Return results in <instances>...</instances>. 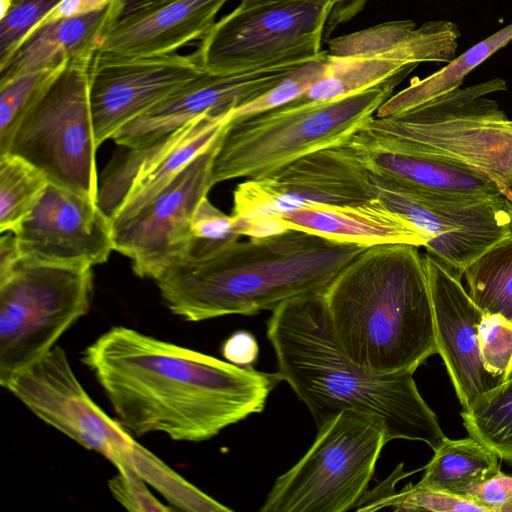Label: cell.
Wrapping results in <instances>:
<instances>
[{"mask_svg": "<svg viewBox=\"0 0 512 512\" xmlns=\"http://www.w3.org/2000/svg\"><path fill=\"white\" fill-rule=\"evenodd\" d=\"M82 362L118 422L136 436L160 432L200 442L263 411L278 373L242 367L113 326L85 348Z\"/></svg>", "mask_w": 512, "mask_h": 512, "instance_id": "cell-1", "label": "cell"}, {"mask_svg": "<svg viewBox=\"0 0 512 512\" xmlns=\"http://www.w3.org/2000/svg\"><path fill=\"white\" fill-rule=\"evenodd\" d=\"M363 249L289 229L264 238L230 240L185 257L154 281L166 307L186 321L253 315L323 292Z\"/></svg>", "mask_w": 512, "mask_h": 512, "instance_id": "cell-2", "label": "cell"}, {"mask_svg": "<svg viewBox=\"0 0 512 512\" xmlns=\"http://www.w3.org/2000/svg\"><path fill=\"white\" fill-rule=\"evenodd\" d=\"M267 338L281 381L306 405L318 428L354 409L381 418L389 441H420L436 450L447 438L420 395L414 372L378 374L348 357L335 338L323 292L275 308Z\"/></svg>", "mask_w": 512, "mask_h": 512, "instance_id": "cell-3", "label": "cell"}, {"mask_svg": "<svg viewBox=\"0 0 512 512\" xmlns=\"http://www.w3.org/2000/svg\"><path fill=\"white\" fill-rule=\"evenodd\" d=\"M335 338L355 363L378 374L415 372L438 353L419 247L363 249L323 291Z\"/></svg>", "mask_w": 512, "mask_h": 512, "instance_id": "cell-4", "label": "cell"}, {"mask_svg": "<svg viewBox=\"0 0 512 512\" xmlns=\"http://www.w3.org/2000/svg\"><path fill=\"white\" fill-rule=\"evenodd\" d=\"M500 78L457 88L399 114L374 116L350 143L452 161L491 179L512 199V120L486 95Z\"/></svg>", "mask_w": 512, "mask_h": 512, "instance_id": "cell-5", "label": "cell"}, {"mask_svg": "<svg viewBox=\"0 0 512 512\" xmlns=\"http://www.w3.org/2000/svg\"><path fill=\"white\" fill-rule=\"evenodd\" d=\"M409 73L342 98L290 102L230 120L214 159V183L261 177L313 152L348 143Z\"/></svg>", "mask_w": 512, "mask_h": 512, "instance_id": "cell-6", "label": "cell"}, {"mask_svg": "<svg viewBox=\"0 0 512 512\" xmlns=\"http://www.w3.org/2000/svg\"><path fill=\"white\" fill-rule=\"evenodd\" d=\"M389 442L381 418L347 409L318 428L303 457L280 475L260 512H345L368 492Z\"/></svg>", "mask_w": 512, "mask_h": 512, "instance_id": "cell-7", "label": "cell"}, {"mask_svg": "<svg viewBox=\"0 0 512 512\" xmlns=\"http://www.w3.org/2000/svg\"><path fill=\"white\" fill-rule=\"evenodd\" d=\"M93 57H78L66 64L0 144V154L16 155L49 182L98 202V145L89 100Z\"/></svg>", "mask_w": 512, "mask_h": 512, "instance_id": "cell-8", "label": "cell"}, {"mask_svg": "<svg viewBox=\"0 0 512 512\" xmlns=\"http://www.w3.org/2000/svg\"><path fill=\"white\" fill-rule=\"evenodd\" d=\"M91 267L22 259L0 282L2 387L54 346L90 309Z\"/></svg>", "mask_w": 512, "mask_h": 512, "instance_id": "cell-9", "label": "cell"}, {"mask_svg": "<svg viewBox=\"0 0 512 512\" xmlns=\"http://www.w3.org/2000/svg\"><path fill=\"white\" fill-rule=\"evenodd\" d=\"M332 7L325 0L239 4L214 23L193 55L204 72L228 75L298 52L319 53Z\"/></svg>", "mask_w": 512, "mask_h": 512, "instance_id": "cell-10", "label": "cell"}, {"mask_svg": "<svg viewBox=\"0 0 512 512\" xmlns=\"http://www.w3.org/2000/svg\"><path fill=\"white\" fill-rule=\"evenodd\" d=\"M371 174V173H370ZM380 198L426 238V251L462 278L465 269L512 235L507 200L430 192L371 174Z\"/></svg>", "mask_w": 512, "mask_h": 512, "instance_id": "cell-11", "label": "cell"}, {"mask_svg": "<svg viewBox=\"0 0 512 512\" xmlns=\"http://www.w3.org/2000/svg\"><path fill=\"white\" fill-rule=\"evenodd\" d=\"M377 198L371 174L349 144L303 156L233 191L232 215L244 221L278 217L304 208L347 205Z\"/></svg>", "mask_w": 512, "mask_h": 512, "instance_id": "cell-12", "label": "cell"}, {"mask_svg": "<svg viewBox=\"0 0 512 512\" xmlns=\"http://www.w3.org/2000/svg\"><path fill=\"white\" fill-rule=\"evenodd\" d=\"M5 388L46 424L104 456L118 472L132 469L135 440L93 402L61 346L17 373Z\"/></svg>", "mask_w": 512, "mask_h": 512, "instance_id": "cell-13", "label": "cell"}, {"mask_svg": "<svg viewBox=\"0 0 512 512\" xmlns=\"http://www.w3.org/2000/svg\"><path fill=\"white\" fill-rule=\"evenodd\" d=\"M223 132L146 205L113 224L114 250L131 260L137 276L154 280L166 267L188 256L190 223L215 185L213 163Z\"/></svg>", "mask_w": 512, "mask_h": 512, "instance_id": "cell-14", "label": "cell"}, {"mask_svg": "<svg viewBox=\"0 0 512 512\" xmlns=\"http://www.w3.org/2000/svg\"><path fill=\"white\" fill-rule=\"evenodd\" d=\"M318 54L298 52L262 67L228 75L205 72L125 125L113 140L127 148L146 147L201 117L229 115L271 90Z\"/></svg>", "mask_w": 512, "mask_h": 512, "instance_id": "cell-15", "label": "cell"}, {"mask_svg": "<svg viewBox=\"0 0 512 512\" xmlns=\"http://www.w3.org/2000/svg\"><path fill=\"white\" fill-rule=\"evenodd\" d=\"M203 73L193 53L128 58L97 51L89 71V100L98 147Z\"/></svg>", "mask_w": 512, "mask_h": 512, "instance_id": "cell-16", "label": "cell"}, {"mask_svg": "<svg viewBox=\"0 0 512 512\" xmlns=\"http://www.w3.org/2000/svg\"><path fill=\"white\" fill-rule=\"evenodd\" d=\"M13 233L32 262L92 268L114 250L113 223L98 202L51 182Z\"/></svg>", "mask_w": 512, "mask_h": 512, "instance_id": "cell-17", "label": "cell"}, {"mask_svg": "<svg viewBox=\"0 0 512 512\" xmlns=\"http://www.w3.org/2000/svg\"><path fill=\"white\" fill-rule=\"evenodd\" d=\"M230 116H204L149 146L128 148L99 184L98 204L112 223L127 220L153 199L218 138Z\"/></svg>", "mask_w": 512, "mask_h": 512, "instance_id": "cell-18", "label": "cell"}, {"mask_svg": "<svg viewBox=\"0 0 512 512\" xmlns=\"http://www.w3.org/2000/svg\"><path fill=\"white\" fill-rule=\"evenodd\" d=\"M431 297L435 339L463 409L503 380L482 362L479 325L484 311L476 305L451 268L426 252L422 254Z\"/></svg>", "mask_w": 512, "mask_h": 512, "instance_id": "cell-19", "label": "cell"}, {"mask_svg": "<svg viewBox=\"0 0 512 512\" xmlns=\"http://www.w3.org/2000/svg\"><path fill=\"white\" fill-rule=\"evenodd\" d=\"M229 0H162L118 17L105 32L98 51L128 57L174 54L202 39Z\"/></svg>", "mask_w": 512, "mask_h": 512, "instance_id": "cell-20", "label": "cell"}, {"mask_svg": "<svg viewBox=\"0 0 512 512\" xmlns=\"http://www.w3.org/2000/svg\"><path fill=\"white\" fill-rule=\"evenodd\" d=\"M288 229L364 248L384 244L425 247L427 238L380 198L347 205L304 208L278 216Z\"/></svg>", "mask_w": 512, "mask_h": 512, "instance_id": "cell-21", "label": "cell"}, {"mask_svg": "<svg viewBox=\"0 0 512 512\" xmlns=\"http://www.w3.org/2000/svg\"><path fill=\"white\" fill-rule=\"evenodd\" d=\"M117 16L115 0L103 9L37 27L0 68V84L25 73L58 68L72 59L95 55Z\"/></svg>", "mask_w": 512, "mask_h": 512, "instance_id": "cell-22", "label": "cell"}, {"mask_svg": "<svg viewBox=\"0 0 512 512\" xmlns=\"http://www.w3.org/2000/svg\"><path fill=\"white\" fill-rule=\"evenodd\" d=\"M348 143L373 175L430 192L470 197L502 195L491 179L461 164L424 155Z\"/></svg>", "mask_w": 512, "mask_h": 512, "instance_id": "cell-23", "label": "cell"}, {"mask_svg": "<svg viewBox=\"0 0 512 512\" xmlns=\"http://www.w3.org/2000/svg\"><path fill=\"white\" fill-rule=\"evenodd\" d=\"M327 53L333 58L376 56L418 65L447 62L450 45L441 27L433 21L416 28L411 20H395L332 38Z\"/></svg>", "mask_w": 512, "mask_h": 512, "instance_id": "cell-24", "label": "cell"}, {"mask_svg": "<svg viewBox=\"0 0 512 512\" xmlns=\"http://www.w3.org/2000/svg\"><path fill=\"white\" fill-rule=\"evenodd\" d=\"M499 459L471 436L459 440L446 438L434 450L418 484L464 497L470 489L500 471Z\"/></svg>", "mask_w": 512, "mask_h": 512, "instance_id": "cell-25", "label": "cell"}, {"mask_svg": "<svg viewBox=\"0 0 512 512\" xmlns=\"http://www.w3.org/2000/svg\"><path fill=\"white\" fill-rule=\"evenodd\" d=\"M511 40L512 23L455 57L439 71L423 79H412L408 87L387 99L375 116L399 114L459 88L468 73Z\"/></svg>", "mask_w": 512, "mask_h": 512, "instance_id": "cell-26", "label": "cell"}, {"mask_svg": "<svg viewBox=\"0 0 512 512\" xmlns=\"http://www.w3.org/2000/svg\"><path fill=\"white\" fill-rule=\"evenodd\" d=\"M417 66L387 57L328 56L322 78L291 102L304 104L342 98L383 84L403 72H411Z\"/></svg>", "mask_w": 512, "mask_h": 512, "instance_id": "cell-27", "label": "cell"}, {"mask_svg": "<svg viewBox=\"0 0 512 512\" xmlns=\"http://www.w3.org/2000/svg\"><path fill=\"white\" fill-rule=\"evenodd\" d=\"M463 276L477 306L512 321V235L472 262Z\"/></svg>", "mask_w": 512, "mask_h": 512, "instance_id": "cell-28", "label": "cell"}, {"mask_svg": "<svg viewBox=\"0 0 512 512\" xmlns=\"http://www.w3.org/2000/svg\"><path fill=\"white\" fill-rule=\"evenodd\" d=\"M469 436L512 463V377L460 413Z\"/></svg>", "mask_w": 512, "mask_h": 512, "instance_id": "cell-29", "label": "cell"}, {"mask_svg": "<svg viewBox=\"0 0 512 512\" xmlns=\"http://www.w3.org/2000/svg\"><path fill=\"white\" fill-rule=\"evenodd\" d=\"M49 181L24 159L0 154V231L15 232L42 197Z\"/></svg>", "mask_w": 512, "mask_h": 512, "instance_id": "cell-30", "label": "cell"}, {"mask_svg": "<svg viewBox=\"0 0 512 512\" xmlns=\"http://www.w3.org/2000/svg\"><path fill=\"white\" fill-rule=\"evenodd\" d=\"M130 466L175 508L187 512H230L232 509L216 501L185 480L147 448L134 442Z\"/></svg>", "mask_w": 512, "mask_h": 512, "instance_id": "cell-31", "label": "cell"}, {"mask_svg": "<svg viewBox=\"0 0 512 512\" xmlns=\"http://www.w3.org/2000/svg\"><path fill=\"white\" fill-rule=\"evenodd\" d=\"M390 508L394 511L432 512H484L474 502L450 493L432 488L409 484L400 492L387 494L361 501L357 511H377Z\"/></svg>", "mask_w": 512, "mask_h": 512, "instance_id": "cell-32", "label": "cell"}, {"mask_svg": "<svg viewBox=\"0 0 512 512\" xmlns=\"http://www.w3.org/2000/svg\"><path fill=\"white\" fill-rule=\"evenodd\" d=\"M65 66L32 71L0 84V144Z\"/></svg>", "mask_w": 512, "mask_h": 512, "instance_id": "cell-33", "label": "cell"}, {"mask_svg": "<svg viewBox=\"0 0 512 512\" xmlns=\"http://www.w3.org/2000/svg\"><path fill=\"white\" fill-rule=\"evenodd\" d=\"M328 65L327 50L295 69L271 90L254 101L232 111L230 120L283 106L302 94L324 75Z\"/></svg>", "mask_w": 512, "mask_h": 512, "instance_id": "cell-34", "label": "cell"}, {"mask_svg": "<svg viewBox=\"0 0 512 512\" xmlns=\"http://www.w3.org/2000/svg\"><path fill=\"white\" fill-rule=\"evenodd\" d=\"M62 0H8L0 21V68Z\"/></svg>", "mask_w": 512, "mask_h": 512, "instance_id": "cell-35", "label": "cell"}, {"mask_svg": "<svg viewBox=\"0 0 512 512\" xmlns=\"http://www.w3.org/2000/svg\"><path fill=\"white\" fill-rule=\"evenodd\" d=\"M478 338L485 369L503 382L512 377V321L484 312Z\"/></svg>", "mask_w": 512, "mask_h": 512, "instance_id": "cell-36", "label": "cell"}, {"mask_svg": "<svg viewBox=\"0 0 512 512\" xmlns=\"http://www.w3.org/2000/svg\"><path fill=\"white\" fill-rule=\"evenodd\" d=\"M190 234L191 244L187 257L202 255L224 242L241 237L238 220L220 211L207 197L194 212Z\"/></svg>", "mask_w": 512, "mask_h": 512, "instance_id": "cell-37", "label": "cell"}, {"mask_svg": "<svg viewBox=\"0 0 512 512\" xmlns=\"http://www.w3.org/2000/svg\"><path fill=\"white\" fill-rule=\"evenodd\" d=\"M147 483L129 469L108 481L112 496L130 512H170L174 508L162 504L147 488Z\"/></svg>", "mask_w": 512, "mask_h": 512, "instance_id": "cell-38", "label": "cell"}, {"mask_svg": "<svg viewBox=\"0 0 512 512\" xmlns=\"http://www.w3.org/2000/svg\"><path fill=\"white\" fill-rule=\"evenodd\" d=\"M464 498L484 509V512H503L512 502V476L501 471L470 489Z\"/></svg>", "mask_w": 512, "mask_h": 512, "instance_id": "cell-39", "label": "cell"}, {"mask_svg": "<svg viewBox=\"0 0 512 512\" xmlns=\"http://www.w3.org/2000/svg\"><path fill=\"white\" fill-rule=\"evenodd\" d=\"M222 355L230 363L252 367L259 355V346L255 337L247 331H237L225 340Z\"/></svg>", "mask_w": 512, "mask_h": 512, "instance_id": "cell-40", "label": "cell"}, {"mask_svg": "<svg viewBox=\"0 0 512 512\" xmlns=\"http://www.w3.org/2000/svg\"><path fill=\"white\" fill-rule=\"evenodd\" d=\"M272 0H240V4L249 5ZM333 4L324 30V40H328L333 31L361 12L371 0H325Z\"/></svg>", "mask_w": 512, "mask_h": 512, "instance_id": "cell-41", "label": "cell"}, {"mask_svg": "<svg viewBox=\"0 0 512 512\" xmlns=\"http://www.w3.org/2000/svg\"><path fill=\"white\" fill-rule=\"evenodd\" d=\"M114 1L115 0H62L37 27L59 19L79 16L103 9Z\"/></svg>", "mask_w": 512, "mask_h": 512, "instance_id": "cell-42", "label": "cell"}, {"mask_svg": "<svg viewBox=\"0 0 512 512\" xmlns=\"http://www.w3.org/2000/svg\"><path fill=\"white\" fill-rule=\"evenodd\" d=\"M23 255L12 232H7L0 239V282L4 281L22 261Z\"/></svg>", "mask_w": 512, "mask_h": 512, "instance_id": "cell-43", "label": "cell"}, {"mask_svg": "<svg viewBox=\"0 0 512 512\" xmlns=\"http://www.w3.org/2000/svg\"><path fill=\"white\" fill-rule=\"evenodd\" d=\"M162 0H118V17L128 15ZM116 18V19H117Z\"/></svg>", "mask_w": 512, "mask_h": 512, "instance_id": "cell-44", "label": "cell"}, {"mask_svg": "<svg viewBox=\"0 0 512 512\" xmlns=\"http://www.w3.org/2000/svg\"><path fill=\"white\" fill-rule=\"evenodd\" d=\"M507 200V199H506ZM508 208H509V214H510V229L512 233V199L507 200Z\"/></svg>", "mask_w": 512, "mask_h": 512, "instance_id": "cell-45", "label": "cell"}, {"mask_svg": "<svg viewBox=\"0 0 512 512\" xmlns=\"http://www.w3.org/2000/svg\"><path fill=\"white\" fill-rule=\"evenodd\" d=\"M512 511V502H510L503 510V512Z\"/></svg>", "mask_w": 512, "mask_h": 512, "instance_id": "cell-46", "label": "cell"}]
</instances>
